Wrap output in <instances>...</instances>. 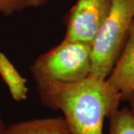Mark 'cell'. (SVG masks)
I'll use <instances>...</instances> for the list:
<instances>
[{
  "instance_id": "obj_4",
  "label": "cell",
  "mask_w": 134,
  "mask_h": 134,
  "mask_svg": "<svg viewBox=\"0 0 134 134\" xmlns=\"http://www.w3.org/2000/svg\"><path fill=\"white\" fill-rule=\"evenodd\" d=\"M112 4L113 0H77L67 15L63 40L92 43Z\"/></svg>"
},
{
  "instance_id": "obj_10",
  "label": "cell",
  "mask_w": 134,
  "mask_h": 134,
  "mask_svg": "<svg viewBox=\"0 0 134 134\" xmlns=\"http://www.w3.org/2000/svg\"><path fill=\"white\" fill-rule=\"evenodd\" d=\"M25 8H37L48 3L50 0H23Z\"/></svg>"
},
{
  "instance_id": "obj_8",
  "label": "cell",
  "mask_w": 134,
  "mask_h": 134,
  "mask_svg": "<svg viewBox=\"0 0 134 134\" xmlns=\"http://www.w3.org/2000/svg\"><path fill=\"white\" fill-rule=\"evenodd\" d=\"M109 119L108 134H134V113L130 109H118Z\"/></svg>"
},
{
  "instance_id": "obj_11",
  "label": "cell",
  "mask_w": 134,
  "mask_h": 134,
  "mask_svg": "<svg viewBox=\"0 0 134 134\" xmlns=\"http://www.w3.org/2000/svg\"><path fill=\"white\" fill-rule=\"evenodd\" d=\"M127 101H128L130 104V109L134 113V90L132 92V93L130 95Z\"/></svg>"
},
{
  "instance_id": "obj_7",
  "label": "cell",
  "mask_w": 134,
  "mask_h": 134,
  "mask_svg": "<svg viewBox=\"0 0 134 134\" xmlns=\"http://www.w3.org/2000/svg\"><path fill=\"white\" fill-rule=\"evenodd\" d=\"M0 76L6 83L14 100L22 101L27 98L29 88L26 79L19 74L8 58L2 52H0Z\"/></svg>"
},
{
  "instance_id": "obj_1",
  "label": "cell",
  "mask_w": 134,
  "mask_h": 134,
  "mask_svg": "<svg viewBox=\"0 0 134 134\" xmlns=\"http://www.w3.org/2000/svg\"><path fill=\"white\" fill-rule=\"evenodd\" d=\"M43 105L60 110L71 134H103V125L119 109L121 96L107 80L92 76L75 83L35 79Z\"/></svg>"
},
{
  "instance_id": "obj_3",
  "label": "cell",
  "mask_w": 134,
  "mask_h": 134,
  "mask_svg": "<svg viewBox=\"0 0 134 134\" xmlns=\"http://www.w3.org/2000/svg\"><path fill=\"white\" fill-rule=\"evenodd\" d=\"M91 66L92 43L63 40L38 57L31 72L34 80L75 83L90 76Z\"/></svg>"
},
{
  "instance_id": "obj_2",
  "label": "cell",
  "mask_w": 134,
  "mask_h": 134,
  "mask_svg": "<svg viewBox=\"0 0 134 134\" xmlns=\"http://www.w3.org/2000/svg\"><path fill=\"white\" fill-rule=\"evenodd\" d=\"M134 19V0H113L110 12L92 42L90 76L106 80L119 57Z\"/></svg>"
},
{
  "instance_id": "obj_5",
  "label": "cell",
  "mask_w": 134,
  "mask_h": 134,
  "mask_svg": "<svg viewBox=\"0 0 134 134\" xmlns=\"http://www.w3.org/2000/svg\"><path fill=\"white\" fill-rule=\"evenodd\" d=\"M127 100L134 90V19L128 37L117 61L106 79Z\"/></svg>"
},
{
  "instance_id": "obj_6",
  "label": "cell",
  "mask_w": 134,
  "mask_h": 134,
  "mask_svg": "<svg viewBox=\"0 0 134 134\" xmlns=\"http://www.w3.org/2000/svg\"><path fill=\"white\" fill-rule=\"evenodd\" d=\"M2 134H71L63 116L23 121L5 127Z\"/></svg>"
},
{
  "instance_id": "obj_12",
  "label": "cell",
  "mask_w": 134,
  "mask_h": 134,
  "mask_svg": "<svg viewBox=\"0 0 134 134\" xmlns=\"http://www.w3.org/2000/svg\"><path fill=\"white\" fill-rule=\"evenodd\" d=\"M5 128V125L4 124V121H3V119H2V118L1 117V115H0V134H2L3 133V131H4V130Z\"/></svg>"
},
{
  "instance_id": "obj_9",
  "label": "cell",
  "mask_w": 134,
  "mask_h": 134,
  "mask_svg": "<svg viewBox=\"0 0 134 134\" xmlns=\"http://www.w3.org/2000/svg\"><path fill=\"white\" fill-rule=\"evenodd\" d=\"M25 8L23 0H0V14L9 16Z\"/></svg>"
}]
</instances>
